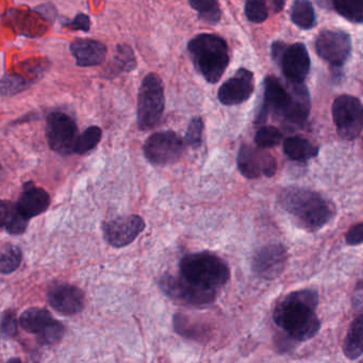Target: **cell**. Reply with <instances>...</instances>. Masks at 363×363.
<instances>
[{
    "label": "cell",
    "mask_w": 363,
    "mask_h": 363,
    "mask_svg": "<svg viewBox=\"0 0 363 363\" xmlns=\"http://www.w3.org/2000/svg\"><path fill=\"white\" fill-rule=\"evenodd\" d=\"M319 294L311 289L298 290L286 296L275 307V324L293 341L313 339L319 333L321 323L315 311Z\"/></svg>",
    "instance_id": "cell-1"
},
{
    "label": "cell",
    "mask_w": 363,
    "mask_h": 363,
    "mask_svg": "<svg viewBox=\"0 0 363 363\" xmlns=\"http://www.w3.org/2000/svg\"><path fill=\"white\" fill-rule=\"evenodd\" d=\"M281 115L288 121L303 123L310 112V98L304 83L289 82V89L275 77L264 80V106L259 121H264L269 113Z\"/></svg>",
    "instance_id": "cell-2"
},
{
    "label": "cell",
    "mask_w": 363,
    "mask_h": 363,
    "mask_svg": "<svg viewBox=\"0 0 363 363\" xmlns=\"http://www.w3.org/2000/svg\"><path fill=\"white\" fill-rule=\"evenodd\" d=\"M279 203L309 232L323 228L334 215L332 207L325 199L303 188H286L279 196Z\"/></svg>",
    "instance_id": "cell-3"
},
{
    "label": "cell",
    "mask_w": 363,
    "mask_h": 363,
    "mask_svg": "<svg viewBox=\"0 0 363 363\" xmlns=\"http://www.w3.org/2000/svg\"><path fill=\"white\" fill-rule=\"evenodd\" d=\"M188 50L207 82L215 84L221 80L229 64L228 45L224 38L215 34H198L190 40Z\"/></svg>",
    "instance_id": "cell-4"
},
{
    "label": "cell",
    "mask_w": 363,
    "mask_h": 363,
    "mask_svg": "<svg viewBox=\"0 0 363 363\" xmlns=\"http://www.w3.org/2000/svg\"><path fill=\"white\" fill-rule=\"evenodd\" d=\"M180 271L188 281L213 290L223 287L230 277L226 262L209 252L185 256L180 262Z\"/></svg>",
    "instance_id": "cell-5"
},
{
    "label": "cell",
    "mask_w": 363,
    "mask_h": 363,
    "mask_svg": "<svg viewBox=\"0 0 363 363\" xmlns=\"http://www.w3.org/2000/svg\"><path fill=\"white\" fill-rule=\"evenodd\" d=\"M166 97L158 74H148L141 83L138 97V125L142 131L153 129L163 116Z\"/></svg>",
    "instance_id": "cell-6"
},
{
    "label": "cell",
    "mask_w": 363,
    "mask_h": 363,
    "mask_svg": "<svg viewBox=\"0 0 363 363\" xmlns=\"http://www.w3.org/2000/svg\"><path fill=\"white\" fill-rule=\"evenodd\" d=\"M46 138L51 150L58 155H70L76 153L80 136L72 117L64 113H53L47 117Z\"/></svg>",
    "instance_id": "cell-7"
},
{
    "label": "cell",
    "mask_w": 363,
    "mask_h": 363,
    "mask_svg": "<svg viewBox=\"0 0 363 363\" xmlns=\"http://www.w3.org/2000/svg\"><path fill=\"white\" fill-rule=\"evenodd\" d=\"M332 117L339 136L353 140L363 129V106L359 99L350 95L337 98L332 104Z\"/></svg>",
    "instance_id": "cell-8"
},
{
    "label": "cell",
    "mask_w": 363,
    "mask_h": 363,
    "mask_svg": "<svg viewBox=\"0 0 363 363\" xmlns=\"http://www.w3.org/2000/svg\"><path fill=\"white\" fill-rule=\"evenodd\" d=\"M272 53L289 82L304 83L310 70V57L304 44L286 46L283 43L276 42L273 45Z\"/></svg>",
    "instance_id": "cell-9"
},
{
    "label": "cell",
    "mask_w": 363,
    "mask_h": 363,
    "mask_svg": "<svg viewBox=\"0 0 363 363\" xmlns=\"http://www.w3.org/2000/svg\"><path fill=\"white\" fill-rule=\"evenodd\" d=\"M164 294H168L172 300L185 305L192 306H205L212 304L217 296V290L209 289L196 285L181 275V277L168 275L160 281Z\"/></svg>",
    "instance_id": "cell-10"
},
{
    "label": "cell",
    "mask_w": 363,
    "mask_h": 363,
    "mask_svg": "<svg viewBox=\"0 0 363 363\" xmlns=\"http://www.w3.org/2000/svg\"><path fill=\"white\" fill-rule=\"evenodd\" d=\"M183 148V140L174 131L157 132L145 143L144 155L153 165L166 166L178 161Z\"/></svg>",
    "instance_id": "cell-11"
},
{
    "label": "cell",
    "mask_w": 363,
    "mask_h": 363,
    "mask_svg": "<svg viewBox=\"0 0 363 363\" xmlns=\"http://www.w3.org/2000/svg\"><path fill=\"white\" fill-rule=\"evenodd\" d=\"M315 48L324 61L335 67H341L351 55V36L343 31L326 30L317 38Z\"/></svg>",
    "instance_id": "cell-12"
},
{
    "label": "cell",
    "mask_w": 363,
    "mask_h": 363,
    "mask_svg": "<svg viewBox=\"0 0 363 363\" xmlns=\"http://www.w3.org/2000/svg\"><path fill=\"white\" fill-rule=\"evenodd\" d=\"M145 222L140 216L119 217L102 224L104 237L113 247H127L144 230Z\"/></svg>",
    "instance_id": "cell-13"
},
{
    "label": "cell",
    "mask_w": 363,
    "mask_h": 363,
    "mask_svg": "<svg viewBox=\"0 0 363 363\" xmlns=\"http://www.w3.org/2000/svg\"><path fill=\"white\" fill-rule=\"evenodd\" d=\"M237 162L241 174L247 179H257L260 176L271 178L277 170L276 161L270 153L251 148L249 145L241 147Z\"/></svg>",
    "instance_id": "cell-14"
},
{
    "label": "cell",
    "mask_w": 363,
    "mask_h": 363,
    "mask_svg": "<svg viewBox=\"0 0 363 363\" xmlns=\"http://www.w3.org/2000/svg\"><path fill=\"white\" fill-rule=\"evenodd\" d=\"M255 89L253 72L240 68L220 87L217 97L224 106H238L249 99Z\"/></svg>",
    "instance_id": "cell-15"
},
{
    "label": "cell",
    "mask_w": 363,
    "mask_h": 363,
    "mask_svg": "<svg viewBox=\"0 0 363 363\" xmlns=\"http://www.w3.org/2000/svg\"><path fill=\"white\" fill-rule=\"evenodd\" d=\"M287 251L281 245H269L257 252L253 259V270L258 277L273 279L278 277L286 267Z\"/></svg>",
    "instance_id": "cell-16"
},
{
    "label": "cell",
    "mask_w": 363,
    "mask_h": 363,
    "mask_svg": "<svg viewBox=\"0 0 363 363\" xmlns=\"http://www.w3.org/2000/svg\"><path fill=\"white\" fill-rule=\"evenodd\" d=\"M49 304L63 315H76L85 307V294L76 286L59 284L49 289Z\"/></svg>",
    "instance_id": "cell-17"
},
{
    "label": "cell",
    "mask_w": 363,
    "mask_h": 363,
    "mask_svg": "<svg viewBox=\"0 0 363 363\" xmlns=\"http://www.w3.org/2000/svg\"><path fill=\"white\" fill-rule=\"evenodd\" d=\"M70 52L80 67L97 66L104 62L107 55L106 45L91 38H78L70 46Z\"/></svg>",
    "instance_id": "cell-18"
},
{
    "label": "cell",
    "mask_w": 363,
    "mask_h": 363,
    "mask_svg": "<svg viewBox=\"0 0 363 363\" xmlns=\"http://www.w3.org/2000/svg\"><path fill=\"white\" fill-rule=\"evenodd\" d=\"M50 204L49 194L32 183L26 184L16 205L18 211L28 220L47 211Z\"/></svg>",
    "instance_id": "cell-19"
},
{
    "label": "cell",
    "mask_w": 363,
    "mask_h": 363,
    "mask_svg": "<svg viewBox=\"0 0 363 363\" xmlns=\"http://www.w3.org/2000/svg\"><path fill=\"white\" fill-rule=\"evenodd\" d=\"M343 354L350 360L358 359L363 355V315L350 325L343 342Z\"/></svg>",
    "instance_id": "cell-20"
},
{
    "label": "cell",
    "mask_w": 363,
    "mask_h": 363,
    "mask_svg": "<svg viewBox=\"0 0 363 363\" xmlns=\"http://www.w3.org/2000/svg\"><path fill=\"white\" fill-rule=\"evenodd\" d=\"M27 218L21 215L16 204L10 201H1V226L11 235H21L27 230Z\"/></svg>",
    "instance_id": "cell-21"
},
{
    "label": "cell",
    "mask_w": 363,
    "mask_h": 363,
    "mask_svg": "<svg viewBox=\"0 0 363 363\" xmlns=\"http://www.w3.org/2000/svg\"><path fill=\"white\" fill-rule=\"evenodd\" d=\"M283 152L294 161L303 162L317 157L319 148L303 136H292L283 143Z\"/></svg>",
    "instance_id": "cell-22"
},
{
    "label": "cell",
    "mask_w": 363,
    "mask_h": 363,
    "mask_svg": "<svg viewBox=\"0 0 363 363\" xmlns=\"http://www.w3.org/2000/svg\"><path fill=\"white\" fill-rule=\"evenodd\" d=\"M53 320V315H50L48 311L34 307V308L27 309L21 313V317H19V324L26 332L38 335Z\"/></svg>",
    "instance_id": "cell-23"
},
{
    "label": "cell",
    "mask_w": 363,
    "mask_h": 363,
    "mask_svg": "<svg viewBox=\"0 0 363 363\" xmlns=\"http://www.w3.org/2000/svg\"><path fill=\"white\" fill-rule=\"evenodd\" d=\"M292 21L300 29L309 30L315 27V13L309 0H296L291 10Z\"/></svg>",
    "instance_id": "cell-24"
},
{
    "label": "cell",
    "mask_w": 363,
    "mask_h": 363,
    "mask_svg": "<svg viewBox=\"0 0 363 363\" xmlns=\"http://www.w3.org/2000/svg\"><path fill=\"white\" fill-rule=\"evenodd\" d=\"M189 4L200 21L210 25H217L221 21L219 0H189Z\"/></svg>",
    "instance_id": "cell-25"
},
{
    "label": "cell",
    "mask_w": 363,
    "mask_h": 363,
    "mask_svg": "<svg viewBox=\"0 0 363 363\" xmlns=\"http://www.w3.org/2000/svg\"><path fill=\"white\" fill-rule=\"evenodd\" d=\"M334 6L347 21L363 23V0H334Z\"/></svg>",
    "instance_id": "cell-26"
},
{
    "label": "cell",
    "mask_w": 363,
    "mask_h": 363,
    "mask_svg": "<svg viewBox=\"0 0 363 363\" xmlns=\"http://www.w3.org/2000/svg\"><path fill=\"white\" fill-rule=\"evenodd\" d=\"M21 258L23 256L18 247L13 245H4L1 249V262H0L2 274H10L18 269Z\"/></svg>",
    "instance_id": "cell-27"
},
{
    "label": "cell",
    "mask_w": 363,
    "mask_h": 363,
    "mask_svg": "<svg viewBox=\"0 0 363 363\" xmlns=\"http://www.w3.org/2000/svg\"><path fill=\"white\" fill-rule=\"evenodd\" d=\"M114 67L119 72H129L136 69V57L134 50L128 45H117L114 55Z\"/></svg>",
    "instance_id": "cell-28"
},
{
    "label": "cell",
    "mask_w": 363,
    "mask_h": 363,
    "mask_svg": "<svg viewBox=\"0 0 363 363\" xmlns=\"http://www.w3.org/2000/svg\"><path fill=\"white\" fill-rule=\"evenodd\" d=\"M102 129L98 127H90L81 134L79 138L78 145H77L76 153L78 155H85L93 150L102 140Z\"/></svg>",
    "instance_id": "cell-29"
},
{
    "label": "cell",
    "mask_w": 363,
    "mask_h": 363,
    "mask_svg": "<svg viewBox=\"0 0 363 363\" xmlns=\"http://www.w3.org/2000/svg\"><path fill=\"white\" fill-rule=\"evenodd\" d=\"M245 15L251 23H264L269 16L268 0H246Z\"/></svg>",
    "instance_id": "cell-30"
},
{
    "label": "cell",
    "mask_w": 363,
    "mask_h": 363,
    "mask_svg": "<svg viewBox=\"0 0 363 363\" xmlns=\"http://www.w3.org/2000/svg\"><path fill=\"white\" fill-rule=\"evenodd\" d=\"M283 140V134L277 128L272 125L262 127L256 134L255 142L259 148H272L277 146Z\"/></svg>",
    "instance_id": "cell-31"
},
{
    "label": "cell",
    "mask_w": 363,
    "mask_h": 363,
    "mask_svg": "<svg viewBox=\"0 0 363 363\" xmlns=\"http://www.w3.org/2000/svg\"><path fill=\"white\" fill-rule=\"evenodd\" d=\"M64 335V326L60 322L53 320L42 332L38 333V342L40 345H53L61 340Z\"/></svg>",
    "instance_id": "cell-32"
},
{
    "label": "cell",
    "mask_w": 363,
    "mask_h": 363,
    "mask_svg": "<svg viewBox=\"0 0 363 363\" xmlns=\"http://www.w3.org/2000/svg\"><path fill=\"white\" fill-rule=\"evenodd\" d=\"M202 131H204V123L200 117H195L192 119L188 127L187 134H185V144L189 146L197 148L202 143Z\"/></svg>",
    "instance_id": "cell-33"
},
{
    "label": "cell",
    "mask_w": 363,
    "mask_h": 363,
    "mask_svg": "<svg viewBox=\"0 0 363 363\" xmlns=\"http://www.w3.org/2000/svg\"><path fill=\"white\" fill-rule=\"evenodd\" d=\"M27 87V81L19 76H6L2 79L1 94L2 96L13 95L18 93Z\"/></svg>",
    "instance_id": "cell-34"
},
{
    "label": "cell",
    "mask_w": 363,
    "mask_h": 363,
    "mask_svg": "<svg viewBox=\"0 0 363 363\" xmlns=\"http://www.w3.org/2000/svg\"><path fill=\"white\" fill-rule=\"evenodd\" d=\"M17 332V320L12 311H6L2 315L1 334L4 339L15 336Z\"/></svg>",
    "instance_id": "cell-35"
},
{
    "label": "cell",
    "mask_w": 363,
    "mask_h": 363,
    "mask_svg": "<svg viewBox=\"0 0 363 363\" xmlns=\"http://www.w3.org/2000/svg\"><path fill=\"white\" fill-rule=\"evenodd\" d=\"M63 28L72 30V31L89 32L90 28H91V21L87 14L79 13L72 21L63 23Z\"/></svg>",
    "instance_id": "cell-36"
},
{
    "label": "cell",
    "mask_w": 363,
    "mask_h": 363,
    "mask_svg": "<svg viewBox=\"0 0 363 363\" xmlns=\"http://www.w3.org/2000/svg\"><path fill=\"white\" fill-rule=\"evenodd\" d=\"M347 243L350 245H358L363 243V222L362 223L356 224V225L352 226L347 232Z\"/></svg>",
    "instance_id": "cell-37"
},
{
    "label": "cell",
    "mask_w": 363,
    "mask_h": 363,
    "mask_svg": "<svg viewBox=\"0 0 363 363\" xmlns=\"http://www.w3.org/2000/svg\"><path fill=\"white\" fill-rule=\"evenodd\" d=\"M36 12L40 13L48 21H53L57 15L55 6L53 4H44L36 9Z\"/></svg>",
    "instance_id": "cell-38"
},
{
    "label": "cell",
    "mask_w": 363,
    "mask_h": 363,
    "mask_svg": "<svg viewBox=\"0 0 363 363\" xmlns=\"http://www.w3.org/2000/svg\"><path fill=\"white\" fill-rule=\"evenodd\" d=\"M354 301H355L356 305H363V279L360 281L359 285L357 286V288H356Z\"/></svg>",
    "instance_id": "cell-39"
},
{
    "label": "cell",
    "mask_w": 363,
    "mask_h": 363,
    "mask_svg": "<svg viewBox=\"0 0 363 363\" xmlns=\"http://www.w3.org/2000/svg\"><path fill=\"white\" fill-rule=\"evenodd\" d=\"M273 4H274L275 12H279L285 6V0H273Z\"/></svg>",
    "instance_id": "cell-40"
},
{
    "label": "cell",
    "mask_w": 363,
    "mask_h": 363,
    "mask_svg": "<svg viewBox=\"0 0 363 363\" xmlns=\"http://www.w3.org/2000/svg\"><path fill=\"white\" fill-rule=\"evenodd\" d=\"M6 363H21V360L17 359V358H13V359L9 360Z\"/></svg>",
    "instance_id": "cell-41"
}]
</instances>
